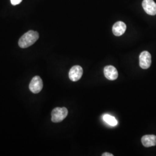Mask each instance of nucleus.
Instances as JSON below:
<instances>
[{
  "mask_svg": "<svg viewBox=\"0 0 156 156\" xmlns=\"http://www.w3.org/2000/svg\"><path fill=\"white\" fill-rule=\"evenodd\" d=\"M29 88L33 93H39L43 88V82L42 79L39 76H34L30 82Z\"/></svg>",
  "mask_w": 156,
  "mask_h": 156,
  "instance_id": "obj_3",
  "label": "nucleus"
},
{
  "mask_svg": "<svg viewBox=\"0 0 156 156\" xmlns=\"http://www.w3.org/2000/svg\"><path fill=\"white\" fill-rule=\"evenodd\" d=\"M142 7L146 13L154 16L156 15V3L153 0H144Z\"/></svg>",
  "mask_w": 156,
  "mask_h": 156,
  "instance_id": "obj_6",
  "label": "nucleus"
},
{
  "mask_svg": "<svg viewBox=\"0 0 156 156\" xmlns=\"http://www.w3.org/2000/svg\"><path fill=\"white\" fill-rule=\"evenodd\" d=\"M141 141L142 145L146 147L154 146L156 145V136L154 135H144Z\"/></svg>",
  "mask_w": 156,
  "mask_h": 156,
  "instance_id": "obj_9",
  "label": "nucleus"
},
{
  "mask_svg": "<svg viewBox=\"0 0 156 156\" xmlns=\"http://www.w3.org/2000/svg\"><path fill=\"white\" fill-rule=\"evenodd\" d=\"M105 76L108 80H115L118 78V72L116 68L112 66H108L104 68Z\"/></svg>",
  "mask_w": 156,
  "mask_h": 156,
  "instance_id": "obj_7",
  "label": "nucleus"
},
{
  "mask_svg": "<svg viewBox=\"0 0 156 156\" xmlns=\"http://www.w3.org/2000/svg\"><path fill=\"white\" fill-rule=\"evenodd\" d=\"M39 38V34L30 30L24 34L19 41V45L21 48H27L33 45Z\"/></svg>",
  "mask_w": 156,
  "mask_h": 156,
  "instance_id": "obj_1",
  "label": "nucleus"
},
{
  "mask_svg": "<svg viewBox=\"0 0 156 156\" xmlns=\"http://www.w3.org/2000/svg\"><path fill=\"white\" fill-rule=\"evenodd\" d=\"M83 68L79 66H73L69 72V78L73 82H76L82 78L83 75Z\"/></svg>",
  "mask_w": 156,
  "mask_h": 156,
  "instance_id": "obj_5",
  "label": "nucleus"
},
{
  "mask_svg": "<svg viewBox=\"0 0 156 156\" xmlns=\"http://www.w3.org/2000/svg\"><path fill=\"white\" fill-rule=\"evenodd\" d=\"M102 156H113V154H112L111 153H104L102 154Z\"/></svg>",
  "mask_w": 156,
  "mask_h": 156,
  "instance_id": "obj_12",
  "label": "nucleus"
},
{
  "mask_svg": "<svg viewBox=\"0 0 156 156\" xmlns=\"http://www.w3.org/2000/svg\"><path fill=\"white\" fill-rule=\"evenodd\" d=\"M68 112L65 107L55 108L51 113V121L53 123H59L64 120L68 115Z\"/></svg>",
  "mask_w": 156,
  "mask_h": 156,
  "instance_id": "obj_2",
  "label": "nucleus"
},
{
  "mask_svg": "<svg viewBox=\"0 0 156 156\" xmlns=\"http://www.w3.org/2000/svg\"><path fill=\"white\" fill-rule=\"evenodd\" d=\"M127 26L123 22H117L114 24L112 28L113 33L117 37L122 35L126 32Z\"/></svg>",
  "mask_w": 156,
  "mask_h": 156,
  "instance_id": "obj_8",
  "label": "nucleus"
},
{
  "mask_svg": "<svg viewBox=\"0 0 156 156\" xmlns=\"http://www.w3.org/2000/svg\"><path fill=\"white\" fill-rule=\"evenodd\" d=\"M103 119L106 123H108L109 125L111 126H115L117 124V120L115 118V117L112 116L111 115H109L108 114L104 115Z\"/></svg>",
  "mask_w": 156,
  "mask_h": 156,
  "instance_id": "obj_10",
  "label": "nucleus"
},
{
  "mask_svg": "<svg viewBox=\"0 0 156 156\" xmlns=\"http://www.w3.org/2000/svg\"><path fill=\"white\" fill-rule=\"evenodd\" d=\"M151 56L147 51H142L140 55V66L142 69H147L151 67Z\"/></svg>",
  "mask_w": 156,
  "mask_h": 156,
  "instance_id": "obj_4",
  "label": "nucleus"
},
{
  "mask_svg": "<svg viewBox=\"0 0 156 156\" xmlns=\"http://www.w3.org/2000/svg\"><path fill=\"white\" fill-rule=\"evenodd\" d=\"M23 0H11V2L13 5H16L22 2Z\"/></svg>",
  "mask_w": 156,
  "mask_h": 156,
  "instance_id": "obj_11",
  "label": "nucleus"
}]
</instances>
